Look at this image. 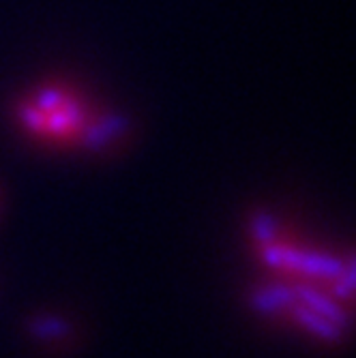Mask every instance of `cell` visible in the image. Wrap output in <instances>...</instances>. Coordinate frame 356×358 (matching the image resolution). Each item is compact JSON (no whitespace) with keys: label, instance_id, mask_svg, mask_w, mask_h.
Returning a JSON list of instances; mask_svg holds the SVG:
<instances>
[{"label":"cell","instance_id":"obj_1","mask_svg":"<svg viewBox=\"0 0 356 358\" xmlns=\"http://www.w3.org/2000/svg\"><path fill=\"white\" fill-rule=\"evenodd\" d=\"M24 120L32 129L48 136H71L80 124V112L62 94L45 92L35 103L26 108Z\"/></svg>","mask_w":356,"mask_h":358}]
</instances>
